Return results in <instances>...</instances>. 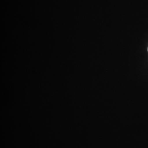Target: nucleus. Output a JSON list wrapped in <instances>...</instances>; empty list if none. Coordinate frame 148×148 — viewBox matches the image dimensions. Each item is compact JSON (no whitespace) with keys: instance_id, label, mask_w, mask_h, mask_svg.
<instances>
[{"instance_id":"obj_1","label":"nucleus","mask_w":148,"mask_h":148,"mask_svg":"<svg viewBox=\"0 0 148 148\" xmlns=\"http://www.w3.org/2000/svg\"></svg>"}]
</instances>
